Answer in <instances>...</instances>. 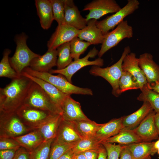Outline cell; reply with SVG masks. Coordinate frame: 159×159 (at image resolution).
I'll use <instances>...</instances> for the list:
<instances>
[{
	"instance_id": "1",
	"label": "cell",
	"mask_w": 159,
	"mask_h": 159,
	"mask_svg": "<svg viewBox=\"0 0 159 159\" xmlns=\"http://www.w3.org/2000/svg\"><path fill=\"white\" fill-rule=\"evenodd\" d=\"M33 82L21 75L0 88V112H16L23 105Z\"/></svg>"
},
{
	"instance_id": "2",
	"label": "cell",
	"mask_w": 159,
	"mask_h": 159,
	"mask_svg": "<svg viewBox=\"0 0 159 159\" xmlns=\"http://www.w3.org/2000/svg\"><path fill=\"white\" fill-rule=\"evenodd\" d=\"M23 71L32 76L40 78L52 84L64 94L69 96L72 94L92 95V90L75 86L68 81L63 75H54L49 72H40L34 71L29 67Z\"/></svg>"
},
{
	"instance_id": "3",
	"label": "cell",
	"mask_w": 159,
	"mask_h": 159,
	"mask_svg": "<svg viewBox=\"0 0 159 159\" xmlns=\"http://www.w3.org/2000/svg\"><path fill=\"white\" fill-rule=\"evenodd\" d=\"M130 52V47L126 46L124 48L120 58L115 64L110 67L104 68L93 66L89 71L91 74L101 77L106 80L112 87V94L116 97H118L121 94L119 82L123 72L122 64L123 60L125 56Z\"/></svg>"
},
{
	"instance_id": "4",
	"label": "cell",
	"mask_w": 159,
	"mask_h": 159,
	"mask_svg": "<svg viewBox=\"0 0 159 159\" xmlns=\"http://www.w3.org/2000/svg\"><path fill=\"white\" fill-rule=\"evenodd\" d=\"M28 36L24 33L16 35L14 40L16 46L14 55L9 58L12 67L19 75L26 67H29L32 61L40 55L32 52L26 44Z\"/></svg>"
},
{
	"instance_id": "5",
	"label": "cell",
	"mask_w": 159,
	"mask_h": 159,
	"mask_svg": "<svg viewBox=\"0 0 159 159\" xmlns=\"http://www.w3.org/2000/svg\"><path fill=\"white\" fill-rule=\"evenodd\" d=\"M23 105L54 114L62 115V111L53 101L44 90L33 82L28 92Z\"/></svg>"
},
{
	"instance_id": "6",
	"label": "cell",
	"mask_w": 159,
	"mask_h": 159,
	"mask_svg": "<svg viewBox=\"0 0 159 159\" xmlns=\"http://www.w3.org/2000/svg\"><path fill=\"white\" fill-rule=\"evenodd\" d=\"M32 130L22 123L16 112H0V137L13 138Z\"/></svg>"
},
{
	"instance_id": "7",
	"label": "cell",
	"mask_w": 159,
	"mask_h": 159,
	"mask_svg": "<svg viewBox=\"0 0 159 159\" xmlns=\"http://www.w3.org/2000/svg\"><path fill=\"white\" fill-rule=\"evenodd\" d=\"M99 51L95 47L90 50L84 57L72 61L67 66L62 69H52L49 72L51 74H58L65 77L68 81L72 83V78L73 75L81 68L89 65L102 67L104 64V60L99 57L94 60L90 61V58H94L98 54Z\"/></svg>"
},
{
	"instance_id": "8",
	"label": "cell",
	"mask_w": 159,
	"mask_h": 159,
	"mask_svg": "<svg viewBox=\"0 0 159 159\" xmlns=\"http://www.w3.org/2000/svg\"><path fill=\"white\" fill-rule=\"evenodd\" d=\"M133 35V29L127 21L123 20L112 31L105 35L104 41L98 56L101 58L107 51L116 46L123 39L130 38Z\"/></svg>"
},
{
	"instance_id": "9",
	"label": "cell",
	"mask_w": 159,
	"mask_h": 159,
	"mask_svg": "<svg viewBox=\"0 0 159 159\" xmlns=\"http://www.w3.org/2000/svg\"><path fill=\"white\" fill-rule=\"evenodd\" d=\"M140 4L138 0H128L126 4L114 14L100 21H97L96 25L105 35L123 21L125 17L138 9Z\"/></svg>"
},
{
	"instance_id": "10",
	"label": "cell",
	"mask_w": 159,
	"mask_h": 159,
	"mask_svg": "<svg viewBox=\"0 0 159 159\" xmlns=\"http://www.w3.org/2000/svg\"><path fill=\"white\" fill-rule=\"evenodd\" d=\"M16 112L24 124L31 130L37 129L54 114L24 105Z\"/></svg>"
},
{
	"instance_id": "11",
	"label": "cell",
	"mask_w": 159,
	"mask_h": 159,
	"mask_svg": "<svg viewBox=\"0 0 159 159\" xmlns=\"http://www.w3.org/2000/svg\"><path fill=\"white\" fill-rule=\"evenodd\" d=\"M121 9L114 0H95L85 5L83 11H89L85 16L88 21L92 19L97 20L107 14L115 13Z\"/></svg>"
},
{
	"instance_id": "12",
	"label": "cell",
	"mask_w": 159,
	"mask_h": 159,
	"mask_svg": "<svg viewBox=\"0 0 159 159\" xmlns=\"http://www.w3.org/2000/svg\"><path fill=\"white\" fill-rule=\"evenodd\" d=\"M80 30L66 24L58 25L47 42L48 50L57 49L60 45L70 42L77 37Z\"/></svg>"
},
{
	"instance_id": "13",
	"label": "cell",
	"mask_w": 159,
	"mask_h": 159,
	"mask_svg": "<svg viewBox=\"0 0 159 159\" xmlns=\"http://www.w3.org/2000/svg\"><path fill=\"white\" fill-rule=\"evenodd\" d=\"M155 113L154 110H152L137 127L133 129L143 142H151L159 137L154 122Z\"/></svg>"
},
{
	"instance_id": "14",
	"label": "cell",
	"mask_w": 159,
	"mask_h": 159,
	"mask_svg": "<svg viewBox=\"0 0 159 159\" xmlns=\"http://www.w3.org/2000/svg\"><path fill=\"white\" fill-rule=\"evenodd\" d=\"M21 75L29 78L39 85L49 95L55 104L62 110L66 98L69 95L64 94L52 84L40 78L31 75L23 71Z\"/></svg>"
},
{
	"instance_id": "15",
	"label": "cell",
	"mask_w": 159,
	"mask_h": 159,
	"mask_svg": "<svg viewBox=\"0 0 159 159\" xmlns=\"http://www.w3.org/2000/svg\"><path fill=\"white\" fill-rule=\"evenodd\" d=\"M65 24L81 30L87 25V21L81 15L72 0H64Z\"/></svg>"
},
{
	"instance_id": "16",
	"label": "cell",
	"mask_w": 159,
	"mask_h": 159,
	"mask_svg": "<svg viewBox=\"0 0 159 159\" xmlns=\"http://www.w3.org/2000/svg\"><path fill=\"white\" fill-rule=\"evenodd\" d=\"M123 71L127 72L132 75L138 82L140 89L148 84L146 78L138 64V58L136 54L130 52L124 58L122 64Z\"/></svg>"
},
{
	"instance_id": "17",
	"label": "cell",
	"mask_w": 159,
	"mask_h": 159,
	"mask_svg": "<svg viewBox=\"0 0 159 159\" xmlns=\"http://www.w3.org/2000/svg\"><path fill=\"white\" fill-rule=\"evenodd\" d=\"M62 118L69 122L89 119L82 111L80 103L70 96L66 98L62 107Z\"/></svg>"
},
{
	"instance_id": "18",
	"label": "cell",
	"mask_w": 159,
	"mask_h": 159,
	"mask_svg": "<svg viewBox=\"0 0 159 159\" xmlns=\"http://www.w3.org/2000/svg\"><path fill=\"white\" fill-rule=\"evenodd\" d=\"M57 49L47 50L43 55L34 58L29 67L32 70L40 72H49L57 66Z\"/></svg>"
},
{
	"instance_id": "19",
	"label": "cell",
	"mask_w": 159,
	"mask_h": 159,
	"mask_svg": "<svg viewBox=\"0 0 159 159\" xmlns=\"http://www.w3.org/2000/svg\"><path fill=\"white\" fill-rule=\"evenodd\" d=\"M138 60L139 65L148 83L154 82L159 79V66L154 61L150 54L143 53L140 55Z\"/></svg>"
},
{
	"instance_id": "20",
	"label": "cell",
	"mask_w": 159,
	"mask_h": 159,
	"mask_svg": "<svg viewBox=\"0 0 159 159\" xmlns=\"http://www.w3.org/2000/svg\"><path fill=\"white\" fill-rule=\"evenodd\" d=\"M82 139L71 122L62 118L54 140L59 143L69 144L76 143Z\"/></svg>"
},
{
	"instance_id": "21",
	"label": "cell",
	"mask_w": 159,
	"mask_h": 159,
	"mask_svg": "<svg viewBox=\"0 0 159 159\" xmlns=\"http://www.w3.org/2000/svg\"><path fill=\"white\" fill-rule=\"evenodd\" d=\"M97 21L94 19L88 20L87 26L80 30L77 37L91 44H102L105 35L101 30L97 26L96 23Z\"/></svg>"
},
{
	"instance_id": "22",
	"label": "cell",
	"mask_w": 159,
	"mask_h": 159,
	"mask_svg": "<svg viewBox=\"0 0 159 159\" xmlns=\"http://www.w3.org/2000/svg\"><path fill=\"white\" fill-rule=\"evenodd\" d=\"M153 110L149 103L143 102L142 106L136 111L124 116L122 121L124 129L132 130L135 128Z\"/></svg>"
},
{
	"instance_id": "23",
	"label": "cell",
	"mask_w": 159,
	"mask_h": 159,
	"mask_svg": "<svg viewBox=\"0 0 159 159\" xmlns=\"http://www.w3.org/2000/svg\"><path fill=\"white\" fill-rule=\"evenodd\" d=\"M35 2L41 26L43 29H47L54 20L50 0H35Z\"/></svg>"
},
{
	"instance_id": "24",
	"label": "cell",
	"mask_w": 159,
	"mask_h": 159,
	"mask_svg": "<svg viewBox=\"0 0 159 159\" xmlns=\"http://www.w3.org/2000/svg\"><path fill=\"white\" fill-rule=\"evenodd\" d=\"M62 119L61 115L53 114L37 129L41 134L44 142L55 138Z\"/></svg>"
},
{
	"instance_id": "25",
	"label": "cell",
	"mask_w": 159,
	"mask_h": 159,
	"mask_svg": "<svg viewBox=\"0 0 159 159\" xmlns=\"http://www.w3.org/2000/svg\"><path fill=\"white\" fill-rule=\"evenodd\" d=\"M13 138L19 143L21 147L29 152L33 151L44 142L41 134L37 129Z\"/></svg>"
},
{
	"instance_id": "26",
	"label": "cell",
	"mask_w": 159,
	"mask_h": 159,
	"mask_svg": "<svg viewBox=\"0 0 159 159\" xmlns=\"http://www.w3.org/2000/svg\"><path fill=\"white\" fill-rule=\"evenodd\" d=\"M124 117L113 119L104 123V125L97 132L95 135L102 142L117 135L124 129L122 124Z\"/></svg>"
},
{
	"instance_id": "27",
	"label": "cell",
	"mask_w": 159,
	"mask_h": 159,
	"mask_svg": "<svg viewBox=\"0 0 159 159\" xmlns=\"http://www.w3.org/2000/svg\"><path fill=\"white\" fill-rule=\"evenodd\" d=\"M71 122L82 139L95 135L104 124L97 123L90 119Z\"/></svg>"
},
{
	"instance_id": "28",
	"label": "cell",
	"mask_w": 159,
	"mask_h": 159,
	"mask_svg": "<svg viewBox=\"0 0 159 159\" xmlns=\"http://www.w3.org/2000/svg\"><path fill=\"white\" fill-rule=\"evenodd\" d=\"M155 142H142L126 145L133 159H142L148 155H153L157 152L154 148Z\"/></svg>"
},
{
	"instance_id": "29",
	"label": "cell",
	"mask_w": 159,
	"mask_h": 159,
	"mask_svg": "<svg viewBox=\"0 0 159 159\" xmlns=\"http://www.w3.org/2000/svg\"><path fill=\"white\" fill-rule=\"evenodd\" d=\"M103 141L111 143H117L121 145H127L143 142L133 129H122L117 135Z\"/></svg>"
},
{
	"instance_id": "30",
	"label": "cell",
	"mask_w": 159,
	"mask_h": 159,
	"mask_svg": "<svg viewBox=\"0 0 159 159\" xmlns=\"http://www.w3.org/2000/svg\"><path fill=\"white\" fill-rule=\"evenodd\" d=\"M141 93L137 99L149 103L156 112H159V93L149 88L147 84L140 89Z\"/></svg>"
},
{
	"instance_id": "31",
	"label": "cell",
	"mask_w": 159,
	"mask_h": 159,
	"mask_svg": "<svg viewBox=\"0 0 159 159\" xmlns=\"http://www.w3.org/2000/svg\"><path fill=\"white\" fill-rule=\"evenodd\" d=\"M57 69H62L67 66L72 61L70 42L64 43L57 49Z\"/></svg>"
},
{
	"instance_id": "32",
	"label": "cell",
	"mask_w": 159,
	"mask_h": 159,
	"mask_svg": "<svg viewBox=\"0 0 159 159\" xmlns=\"http://www.w3.org/2000/svg\"><path fill=\"white\" fill-rule=\"evenodd\" d=\"M101 142L95 135L81 140L75 144L72 149L74 153L99 149L102 145Z\"/></svg>"
},
{
	"instance_id": "33",
	"label": "cell",
	"mask_w": 159,
	"mask_h": 159,
	"mask_svg": "<svg viewBox=\"0 0 159 159\" xmlns=\"http://www.w3.org/2000/svg\"><path fill=\"white\" fill-rule=\"evenodd\" d=\"M11 52L9 49H6L4 50L3 57L0 62V77L13 79L21 75L18 74L10 65L9 56Z\"/></svg>"
},
{
	"instance_id": "34",
	"label": "cell",
	"mask_w": 159,
	"mask_h": 159,
	"mask_svg": "<svg viewBox=\"0 0 159 159\" xmlns=\"http://www.w3.org/2000/svg\"><path fill=\"white\" fill-rule=\"evenodd\" d=\"M120 93L126 91L140 89L139 84L130 74L127 72L123 71L119 82Z\"/></svg>"
},
{
	"instance_id": "35",
	"label": "cell",
	"mask_w": 159,
	"mask_h": 159,
	"mask_svg": "<svg viewBox=\"0 0 159 159\" xmlns=\"http://www.w3.org/2000/svg\"><path fill=\"white\" fill-rule=\"evenodd\" d=\"M70 43L71 55L74 60L80 59V55L91 45L90 43L84 41L77 37L74 38Z\"/></svg>"
},
{
	"instance_id": "36",
	"label": "cell",
	"mask_w": 159,
	"mask_h": 159,
	"mask_svg": "<svg viewBox=\"0 0 159 159\" xmlns=\"http://www.w3.org/2000/svg\"><path fill=\"white\" fill-rule=\"evenodd\" d=\"M54 139L44 142L29 152L30 159H49L52 143Z\"/></svg>"
},
{
	"instance_id": "37",
	"label": "cell",
	"mask_w": 159,
	"mask_h": 159,
	"mask_svg": "<svg viewBox=\"0 0 159 159\" xmlns=\"http://www.w3.org/2000/svg\"><path fill=\"white\" fill-rule=\"evenodd\" d=\"M51 2L54 20L58 25L65 24L64 0H50Z\"/></svg>"
},
{
	"instance_id": "38",
	"label": "cell",
	"mask_w": 159,
	"mask_h": 159,
	"mask_svg": "<svg viewBox=\"0 0 159 159\" xmlns=\"http://www.w3.org/2000/svg\"><path fill=\"white\" fill-rule=\"evenodd\" d=\"M77 143H62L57 142L53 140L51 146L49 159H59L65 152L73 148Z\"/></svg>"
},
{
	"instance_id": "39",
	"label": "cell",
	"mask_w": 159,
	"mask_h": 159,
	"mask_svg": "<svg viewBox=\"0 0 159 159\" xmlns=\"http://www.w3.org/2000/svg\"><path fill=\"white\" fill-rule=\"evenodd\" d=\"M101 143L106 150L107 159H119L121 151L126 146V145H115L104 141Z\"/></svg>"
},
{
	"instance_id": "40",
	"label": "cell",
	"mask_w": 159,
	"mask_h": 159,
	"mask_svg": "<svg viewBox=\"0 0 159 159\" xmlns=\"http://www.w3.org/2000/svg\"><path fill=\"white\" fill-rule=\"evenodd\" d=\"M21 146L14 138L0 137V150L12 149L17 150Z\"/></svg>"
},
{
	"instance_id": "41",
	"label": "cell",
	"mask_w": 159,
	"mask_h": 159,
	"mask_svg": "<svg viewBox=\"0 0 159 159\" xmlns=\"http://www.w3.org/2000/svg\"><path fill=\"white\" fill-rule=\"evenodd\" d=\"M13 159H30L29 152L21 147L16 150Z\"/></svg>"
},
{
	"instance_id": "42",
	"label": "cell",
	"mask_w": 159,
	"mask_h": 159,
	"mask_svg": "<svg viewBox=\"0 0 159 159\" xmlns=\"http://www.w3.org/2000/svg\"><path fill=\"white\" fill-rule=\"evenodd\" d=\"M16 150L12 149L0 150V159H13Z\"/></svg>"
},
{
	"instance_id": "43",
	"label": "cell",
	"mask_w": 159,
	"mask_h": 159,
	"mask_svg": "<svg viewBox=\"0 0 159 159\" xmlns=\"http://www.w3.org/2000/svg\"><path fill=\"white\" fill-rule=\"evenodd\" d=\"M99 149L89 150L83 153L87 159H97L99 154Z\"/></svg>"
},
{
	"instance_id": "44",
	"label": "cell",
	"mask_w": 159,
	"mask_h": 159,
	"mask_svg": "<svg viewBox=\"0 0 159 159\" xmlns=\"http://www.w3.org/2000/svg\"><path fill=\"white\" fill-rule=\"evenodd\" d=\"M120 156V159H133L132 154L126 145L121 151Z\"/></svg>"
},
{
	"instance_id": "45",
	"label": "cell",
	"mask_w": 159,
	"mask_h": 159,
	"mask_svg": "<svg viewBox=\"0 0 159 159\" xmlns=\"http://www.w3.org/2000/svg\"><path fill=\"white\" fill-rule=\"evenodd\" d=\"M107 156L106 150L102 144L99 149V154L97 159H106Z\"/></svg>"
},
{
	"instance_id": "46",
	"label": "cell",
	"mask_w": 159,
	"mask_h": 159,
	"mask_svg": "<svg viewBox=\"0 0 159 159\" xmlns=\"http://www.w3.org/2000/svg\"><path fill=\"white\" fill-rule=\"evenodd\" d=\"M74 154L72 148L65 152L59 159H72Z\"/></svg>"
},
{
	"instance_id": "47",
	"label": "cell",
	"mask_w": 159,
	"mask_h": 159,
	"mask_svg": "<svg viewBox=\"0 0 159 159\" xmlns=\"http://www.w3.org/2000/svg\"><path fill=\"white\" fill-rule=\"evenodd\" d=\"M147 85L149 88L159 93V79L154 82L148 83Z\"/></svg>"
},
{
	"instance_id": "48",
	"label": "cell",
	"mask_w": 159,
	"mask_h": 159,
	"mask_svg": "<svg viewBox=\"0 0 159 159\" xmlns=\"http://www.w3.org/2000/svg\"><path fill=\"white\" fill-rule=\"evenodd\" d=\"M154 122L157 132L159 135V112H156L155 115Z\"/></svg>"
},
{
	"instance_id": "49",
	"label": "cell",
	"mask_w": 159,
	"mask_h": 159,
	"mask_svg": "<svg viewBox=\"0 0 159 159\" xmlns=\"http://www.w3.org/2000/svg\"><path fill=\"white\" fill-rule=\"evenodd\" d=\"M72 159H87L83 152L74 153Z\"/></svg>"
},
{
	"instance_id": "50",
	"label": "cell",
	"mask_w": 159,
	"mask_h": 159,
	"mask_svg": "<svg viewBox=\"0 0 159 159\" xmlns=\"http://www.w3.org/2000/svg\"><path fill=\"white\" fill-rule=\"evenodd\" d=\"M154 148L157 150L159 149V137L158 140L154 142Z\"/></svg>"
},
{
	"instance_id": "51",
	"label": "cell",
	"mask_w": 159,
	"mask_h": 159,
	"mask_svg": "<svg viewBox=\"0 0 159 159\" xmlns=\"http://www.w3.org/2000/svg\"><path fill=\"white\" fill-rule=\"evenodd\" d=\"M143 159H151V157L150 155H148L144 158Z\"/></svg>"
},
{
	"instance_id": "52",
	"label": "cell",
	"mask_w": 159,
	"mask_h": 159,
	"mask_svg": "<svg viewBox=\"0 0 159 159\" xmlns=\"http://www.w3.org/2000/svg\"><path fill=\"white\" fill-rule=\"evenodd\" d=\"M157 152L158 153V154L159 155V149L158 150Z\"/></svg>"
},
{
	"instance_id": "53",
	"label": "cell",
	"mask_w": 159,
	"mask_h": 159,
	"mask_svg": "<svg viewBox=\"0 0 159 159\" xmlns=\"http://www.w3.org/2000/svg\"></svg>"
}]
</instances>
